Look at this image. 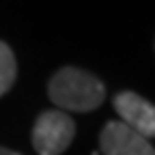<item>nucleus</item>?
<instances>
[{
    "label": "nucleus",
    "mask_w": 155,
    "mask_h": 155,
    "mask_svg": "<svg viewBox=\"0 0 155 155\" xmlns=\"http://www.w3.org/2000/svg\"><path fill=\"white\" fill-rule=\"evenodd\" d=\"M48 95L58 110L93 112L106 101V86L97 75L80 67L58 69L48 82Z\"/></svg>",
    "instance_id": "nucleus-1"
},
{
    "label": "nucleus",
    "mask_w": 155,
    "mask_h": 155,
    "mask_svg": "<svg viewBox=\"0 0 155 155\" xmlns=\"http://www.w3.org/2000/svg\"><path fill=\"white\" fill-rule=\"evenodd\" d=\"M73 138L75 123L61 110H43L32 125V147L39 155H63Z\"/></svg>",
    "instance_id": "nucleus-2"
},
{
    "label": "nucleus",
    "mask_w": 155,
    "mask_h": 155,
    "mask_svg": "<svg viewBox=\"0 0 155 155\" xmlns=\"http://www.w3.org/2000/svg\"><path fill=\"white\" fill-rule=\"evenodd\" d=\"M114 110L121 123L140 134L142 138H155V106L134 91H123L114 97Z\"/></svg>",
    "instance_id": "nucleus-3"
},
{
    "label": "nucleus",
    "mask_w": 155,
    "mask_h": 155,
    "mask_svg": "<svg viewBox=\"0 0 155 155\" xmlns=\"http://www.w3.org/2000/svg\"><path fill=\"white\" fill-rule=\"evenodd\" d=\"M101 155H155V147L121 121H108L99 134Z\"/></svg>",
    "instance_id": "nucleus-4"
},
{
    "label": "nucleus",
    "mask_w": 155,
    "mask_h": 155,
    "mask_svg": "<svg viewBox=\"0 0 155 155\" xmlns=\"http://www.w3.org/2000/svg\"><path fill=\"white\" fill-rule=\"evenodd\" d=\"M17 78V61L9 43L0 41V97L7 95Z\"/></svg>",
    "instance_id": "nucleus-5"
},
{
    "label": "nucleus",
    "mask_w": 155,
    "mask_h": 155,
    "mask_svg": "<svg viewBox=\"0 0 155 155\" xmlns=\"http://www.w3.org/2000/svg\"><path fill=\"white\" fill-rule=\"evenodd\" d=\"M0 155H22V153L11 151V149H7V147H2V144H0Z\"/></svg>",
    "instance_id": "nucleus-6"
}]
</instances>
